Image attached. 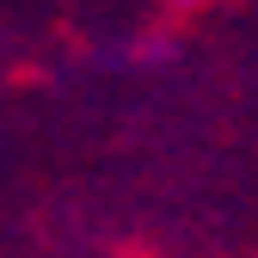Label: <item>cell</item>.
<instances>
[{"mask_svg":"<svg viewBox=\"0 0 258 258\" xmlns=\"http://www.w3.org/2000/svg\"><path fill=\"white\" fill-rule=\"evenodd\" d=\"M166 7H209V0H166Z\"/></svg>","mask_w":258,"mask_h":258,"instance_id":"6da1fadb","label":"cell"}]
</instances>
